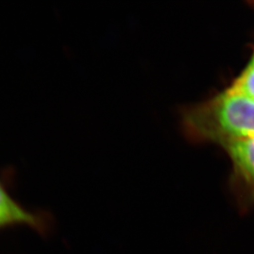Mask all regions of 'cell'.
Returning a JSON list of instances; mask_svg holds the SVG:
<instances>
[{
    "label": "cell",
    "instance_id": "3",
    "mask_svg": "<svg viewBox=\"0 0 254 254\" xmlns=\"http://www.w3.org/2000/svg\"><path fill=\"white\" fill-rule=\"evenodd\" d=\"M17 224L38 225V218L11 198L0 182V227Z\"/></svg>",
    "mask_w": 254,
    "mask_h": 254
},
{
    "label": "cell",
    "instance_id": "4",
    "mask_svg": "<svg viewBox=\"0 0 254 254\" xmlns=\"http://www.w3.org/2000/svg\"><path fill=\"white\" fill-rule=\"evenodd\" d=\"M230 89L254 100V58Z\"/></svg>",
    "mask_w": 254,
    "mask_h": 254
},
{
    "label": "cell",
    "instance_id": "2",
    "mask_svg": "<svg viewBox=\"0 0 254 254\" xmlns=\"http://www.w3.org/2000/svg\"><path fill=\"white\" fill-rule=\"evenodd\" d=\"M222 147L233 162L236 181L254 196V138L234 140Z\"/></svg>",
    "mask_w": 254,
    "mask_h": 254
},
{
    "label": "cell",
    "instance_id": "5",
    "mask_svg": "<svg viewBox=\"0 0 254 254\" xmlns=\"http://www.w3.org/2000/svg\"></svg>",
    "mask_w": 254,
    "mask_h": 254
},
{
    "label": "cell",
    "instance_id": "1",
    "mask_svg": "<svg viewBox=\"0 0 254 254\" xmlns=\"http://www.w3.org/2000/svg\"><path fill=\"white\" fill-rule=\"evenodd\" d=\"M182 125L186 136L197 142L222 147L234 140L254 138V100L229 88L185 109Z\"/></svg>",
    "mask_w": 254,
    "mask_h": 254
}]
</instances>
